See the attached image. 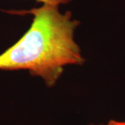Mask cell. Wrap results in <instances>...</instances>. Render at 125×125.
I'll return each instance as SVG.
<instances>
[{"instance_id":"1","label":"cell","mask_w":125,"mask_h":125,"mask_svg":"<svg viewBox=\"0 0 125 125\" xmlns=\"http://www.w3.org/2000/svg\"><path fill=\"white\" fill-rule=\"evenodd\" d=\"M25 13L33 15L28 31L0 54V70H28L47 86L56 84L67 65H81L85 59L74 40L79 22L58 6L43 4Z\"/></svg>"},{"instance_id":"2","label":"cell","mask_w":125,"mask_h":125,"mask_svg":"<svg viewBox=\"0 0 125 125\" xmlns=\"http://www.w3.org/2000/svg\"><path fill=\"white\" fill-rule=\"evenodd\" d=\"M36 1L42 2L43 4L59 6L61 4H66L67 3H69L71 0H36Z\"/></svg>"},{"instance_id":"3","label":"cell","mask_w":125,"mask_h":125,"mask_svg":"<svg viewBox=\"0 0 125 125\" xmlns=\"http://www.w3.org/2000/svg\"><path fill=\"white\" fill-rule=\"evenodd\" d=\"M106 125H125V122L111 120L109 121Z\"/></svg>"},{"instance_id":"4","label":"cell","mask_w":125,"mask_h":125,"mask_svg":"<svg viewBox=\"0 0 125 125\" xmlns=\"http://www.w3.org/2000/svg\"></svg>"}]
</instances>
